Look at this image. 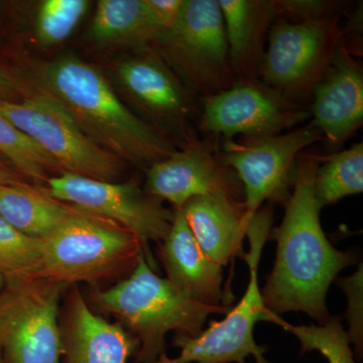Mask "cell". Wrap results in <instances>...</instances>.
<instances>
[{
  "label": "cell",
  "mask_w": 363,
  "mask_h": 363,
  "mask_svg": "<svg viewBox=\"0 0 363 363\" xmlns=\"http://www.w3.org/2000/svg\"><path fill=\"white\" fill-rule=\"evenodd\" d=\"M116 74L124 95L143 121L180 142L181 147L194 138L190 123L200 116L201 100L152 48L117 64Z\"/></svg>",
  "instance_id": "13"
},
{
  "label": "cell",
  "mask_w": 363,
  "mask_h": 363,
  "mask_svg": "<svg viewBox=\"0 0 363 363\" xmlns=\"http://www.w3.org/2000/svg\"><path fill=\"white\" fill-rule=\"evenodd\" d=\"M161 33L155 25L145 0H100L90 28L98 45L149 49Z\"/></svg>",
  "instance_id": "21"
},
{
  "label": "cell",
  "mask_w": 363,
  "mask_h": 363,
  "mask_svg": "<svg viewBox=\"0 0 363 363\" xmlns=\"http://www.w3.org/2000/svg\"><path fill=\"white\" fill-rule=\"evenodd\" d=\"M98 308L113 315L138 342L133 363H152L166 353V335L195 337L211 315L226 314L228 306H209L187 297L168 279L157 276L145 253L128 278L106 290L95 289Z\"/></svg>",
  "instance_id": "3"
},
{
  "label": "cell",
  "mask_w": 363,
  "mask_h": 363,
  "mask_svg": "<svg viewBox=\"0 0 363 363\" xmlns=\"http://www.w3.org/2000/svg\"><path fill=\"white\" fill-rule=\"evenodd\" d=\"M314 178L315 197L320 207L335 204L343 198L363 191V143L348 150L318 157Z\"/></svg>",
  "instance_id": "22"
},
{
  "label": "cell",
  "mask_w": 363,
  "mask_h": 363,
  "mask_svg": "<svg viewBox=\"0 0 363 363\" xmlns=\"http://www.w3.org/2000/svg\"><path fill=\"white\" fill-rule=\"evenodd\" d=\"M311 123L331 150H340L363 124V69L345 39L312 92Z\"/></svg>",
  "instance_id": "15"
},
{
  "label": "cell",
  "mask_w": 363,
  "mask_h": 363,
  "mask_svg": "<svg viewBox=\"0 0 363 363\" xmlns=\"http://www.w3.org/2000/svg\"><path fill=\"white\" fill-rule=\"evenodd\" d=\"M71 209L40 186L25 182L0 186V216L30 238L45 240Z\"/></svg>",
  "instance_id": "20"
},
{
  "label": "cell",
  "mask_w": 363,
  "mask_h": 363,
  "mask_svg": "<svg viewBox=\"0 0 363 363\" xmlns=\"http://www.w3.org/2000/svg\"><path fill=\"white\" fill-rule=\"evenodd\" d=\"M318 164L317 156L298 157L285 216L271 234L278 245L276 262L260 293L264 305L276 314L304 312L323 325L331 318L326 305L329 288L357 257L336 250L325 235L322 208L314 192Z\"/></svg>",
  "instance_id": "1"
},
{
  "label": "cell",
  "mask_w": 363,
  "mask_h": 363,
  "mask_svg": "<svg viewBox=\"0 0 363 363\" xmlns=\"http://www.w3.org/2000/svg\"><path fill=\"white\" fill-rule=\"evenodd\" d=\"M43 240L30 238L0 216V274L7 279L38 278Z\"/></svg>",
  "instance_id": "24"
},
{
  "label": "cell",
  "mask_w": 363,
  "mask_h": 363,
  "mask_svg": "<svg viewBox=\"0 0 363 363\" xmlns=\"http://www.w3.org/2000/svg\"><path fill=\"white\" fill-rule=\"evenodd\" d=\"M6 279L4 278V277L0 274V292H1L2 289L4 288V286H6Z\"/></svg>",
  "instance_id": "32"
},
{
  "label": "cell",
  "mask_w": 363,
  "mask_h": 363,
  "mask_svg": "<svg viewBox=\"0 0 363 363\" xmlns=\"http://www.w3.org/2000/svg\"><path fill=\"white\" fill-rule=\"evenodd\" d=\"M145 2L161 35L176 25L185 4V0H145Z\"/></svg>",
  "instance_id": "29"
},
{
  "label": "cell",
  "mask_w": 363,
  "mask_h": 363,
  "mask_svg": "<svg viewBox=\"0 0 363 363\" xmlns=\"http://www.w3.org/2000/svg\"><path fill=\"white\" fill-rule=\"evenodd\" d=\"M0 113L58 164L62 173L116 182L126 162L107 152L80 130L63 106L44 91L0 104Z\"/></svg>",
  "instance_id": "9"
},
{
  "label": "cell",
  "mask_w": 363,
  "mask_h": 363,
  "mask_svg": "<svg viewBox=\"0 0 363 363\" xmlns=\"http://www.w3.org/2000/svg\"><path fill=\"white\" fill-rule=\"evenodd\" d=\"M159 245L167 279L178 290L202 304L227 306L223 269L203 252L181 209H174L171 229Z\"/></svg>",
  "instance_id": "17"
},
{
  "label": "cell",
  "mask_w": 363,
  "mask_h": 363,
  "mask_svg": "<svg viewBox=\"0 0 363 363\" xmlns=\"http://www.w3.org/2000/svg\"><path fill=\"white\" fill-rule=\"evenodd\" d=\"M62 329L64 363H128L138 342L118 322L90 309L78 286H69Z\"/></svg>",
  "instance_id": "16"
},
{
  "label": "cell",
  "mask_w": 363,
  "mask_h": 363,
  "mask_svg": "<svg viewBox=\"0 0 363 363\" xmlns=\"http://www.w3.org/2000/svg\"><path fill=\"white\" fill-rule=\"evenodd\" d=\"M21 87L11 74L0 67V104L21 99Z\"/></svg>",
  "instance_id": "30"
},
{
  "label": "cell",
  "mask_w": 363,
  "mask_h": 363,
  "mask_svg": "<svg viewBox=\"0 0 363 363\" xmlns=\"http://www.w3.org/2000/svg\"><path fill=\"white\" fill-rule=\"evenodd\" d=\"M0 154L14 169L42 187L52 174L62 173L58 164L38 143L0 113Z\"/></svg>",
  "instance_id": "23"
},
{
  "label": "cell",
  "mask_w": 363,
  "mask_h": 363,
  "mask_svg": "<svg viewBox=\"0 0 363 363\" xmlns=\"http://www.w3.org/2000/svg\"><path fill=\"white\" fill-rule=\"evenodd\" d=\"M236 82L259 80L269 28L279 18L277 0H217Z\"/></svg>",
  "instance_id": "19"
},
{
  "label": "cell",
  "mask_w": 363,
  "mask_h": 363,
  "mask_svg": "<svg viewBox=\"0 0 363 363\" xmlns=\"http://www.w3.org/2000/svg\"><path fill=\"white\" fill-rule=\"evenodd\" d=\"M272 207L260 208L253 214L247 236L250 252L243 257L250 267V281L238 306L229 310L222 321H210L195 337L175 335L173 345L180 350L175 358L166 353L152 363H247L252 357L257 363H271L264 357L267 347L255 342V326L267 321L281 326L284 319L264 305L259 286V264L264 242L271 233Z\"/></svg>",
  "instance_id": "5"
},
{
  "label": "cell",
  "mask_w": 363,
  "mask_h": 363,
  "mask_svg": "<svg viewBox=\"0 0 363 363\" xmlns=\"http://www.w3.org/2000/svg\"><path fill=\"white\" fill-rule=\"evenodd\" d=\"M181 210L198 245L218 266H227L235 257H245L242 242L253 214L243 200L225 195L199 196Z\"/></svg>",
  "instance_id": "18"
},
{
  "label": "cell",
  "mask_w": 363,
  "mask_h": 363,
  "mask_svg": "<svg viewBox=\"0 0 363 363\" xmlns=\"http://www.w3.org/2000/svg\"><path fill=\"white\" fill-rule=\"evenodd\" d=\"M143 252L152 267L135 233L109 219L72 206L56 230L43 240L38 278L68 286L80 283L96 285L130 274Z\"/></svg>",
  "instance_id": "4"
},
{
  "label": "cell",
  "mask_w": 363,
  "mask_h": 363,
  "mask_svg": "<svg viewBox=\"0 0 363 363\" xmlns=\"http://www.w3.org/2000/svg\"><path fill=\"white\" fill-rule=\"evenodd\" d=\"M145 190L171 203L174 209L199 196L225 195L245 201L238 175L219 161L214 145L201 142L197 135L145 169Z\"/></svg>",
  "instance_id": "14"
},
{
  "label": "cell",
  "mask_w": 363,
  "mask_h": 363,
  "mask_svg": "<svg viewBox=\"0 0 363 363\" xmlns=\"http://www.w3.org/2000/svg\"><path fill=\"white\" fill-rule=\"evenodd\" d=\"M0 363H4V359H2L1 354H0Z\"/></svg>",
  "instance_id": "33"
},
{
  "label": "cell",
  "mask_w": 363,
  "mask_h": 363,
  "mask_svg": "<svg viewBox=\"0 0 363 363\" xmlns=\"http://www.w3.org/2000/svg\"><path fill=\"white\" fill-rule=\"evenodd\" d=\"M294 334L301 343V354L319 351L329 363H357L350 339L338 317L323 325H292L284 320L281 326Z\"/></svg>",
  "instance_id": "25"
},
{
  "label": "cell",
  "mask_w": 363,
  "mask_h": 363,
  "mask_svg": "<svg viewBox=\"0 0 363 363\" xmlns=\"http://www.w3.org/2000/svg\"><path fill=\"white\" fill-rule=\"evenodd\" d=\"M69 286L45 278L7 279L0 292L4 363H64L60 303Z\"/></svg>",
  "instance_id": "7"
},
{
  "label": "cell",
  "mask_w": 363,
  "mask_h": 363,
  "mask_svg": "<svg viewBox=\"0 0 363 363\" xmlns=\"http://www.w3.org/2000/svg\"><path fill=\"white\" fill-rule=\"evenodd\" d=\"M152 48L200 100L236 82L217 0H185L176 25Z\"/></svg>",
  "instance_id": "6"
},
{
  "label": "cell",
  "mask_w": 363,
  "mask_h": 363,
  "mask_svg": "<svg viewBox=\"0 0 363 363\" xmlns=\"http://www.w3.org/2000/svg\"><path fill=\"white\" fill-rule=\"evenodd\" d=\"M16 182H23V176L16 169L9 168L4 162H0V186Z\"/></svg>",
  "instance_id": "31"
},
{
  "label": "cell",
  "mask_w": 363,
  "mask_h": 363,
  "mask_svg": "<svg viewBox=\"0 0 363 363\" xmlns=\"http://www.w3.org/2000/svg\"><path fill=\"white\" fill-rule=\"evenodd\" d=\"M339 285L348 298L347 316L350 342L354 344L357 358L362 357V264L353 276L339 279Z\"/></svg>",
  "instance_id": "28"
},
{
  "label": "cell",
  "mask_w": 363,
  "mask_h": 363,
  "mask_svg": "<svg viewBox=\"0 0 363 363\" xmlns=\"http://www.w3.org/2000/svg\"><path fill=\"white\" fill-rule=\"evenodd\" d=\"M309 118V107L291 101L260 80L235 82L201 100L198 130L223 142L281 135Z\"/></svg>",
  "instance_id": "12"
},
{
  "label": "cell",
  "mask_w": 363,
  "mask_h": 363,
  "mask_svg": "<svg viewBox=\"0 0 363 363\" xmlns=\"http://www.w3.org/2000/svg\"><path fill=\"white\" fill-rule=\"evenodd\" d=\"M87 0H44L35 16V38L43 47H54L68 39L84 18Z\"/></svg>",
  "instance_id": "26"
},
{
  "label": "cell",
  "mask_w": 363,
  "mask_h": 363,
  "mask_svg": "<svg viewBox=\"0 0 363 363\" xmlns=\"http://www.w3.org/2000/svg\"><path fill=\"white\" fill-rule=\"evenodd\" d=\"M318 142H324L323 135L309 123L281 135L223 140L216 155L238 175L245 206L255 214L264 202L285 206L292 193L298 156Z\"/></svg>",
  "instance_id": "10"
},
{
  "label": "cell",
  "mask_w": 363,
  "mask_h": 363,
  "mask_svg": "<svg viewBox=\"0 0 363 363\" xmlns=\"http://www.w3.org/2000/svg\"><path fill=\"white\" fill-rule=\"evenodd\" d=\"M350 4L334 0H277L279 18L294 23L342 16Z\"/></svg>",
  "instance_id": "27"
},
{
  "label": "cell",
  "mask_w": 363,
  "mask_h": 363,
  "mask_svg": "<svg viewBox=\"0 0 363 363\" xmlns=\"http://www.w3.org/2000/svg\"><path fill=\"white\" fill-rule=\"evenodd\" d=\"M344 39L341 16L290 23L279 18L269 28L259 80L291 101L309 107L315 86Z\"/></svg>",
  "instance_id": "8"
},
{
  "label": "cell",
  "mask_w": 363,
  "mask_h": 363,
  "mask_svg": "<svg viewBox=\"0 0 363 363\" xmlns=\"http://www.w3.org/2000/svg\"><path fill=\"white\" fill-rule=\"evenodd\" d=\"M38 81L90 140L126 164L145 171L178 150L173 138L128 108L104 73L84 60L63 56L47 62Z\"/></svg>",
  "instance_id": "2"
},
{
  "label": "cell",
  "mask_w": 363,
  "mask_h": 363,
  "mask_svg": "<svg viewBox=\"0 0 363 363\" xmlns=\"http://www.w3.org/2000/svg\"><path fill=\"white\" fill-rule=\"evenodd\" d=\"M45 184V190L52 197L109 219L135 233L155 269L149 242L161 243L168 235L174 218V211L162 206L161 200L147 194L135 181H99L63 172L48 179Z\"/></svg>",
  "instance_id": "11"
}]
</instances>
